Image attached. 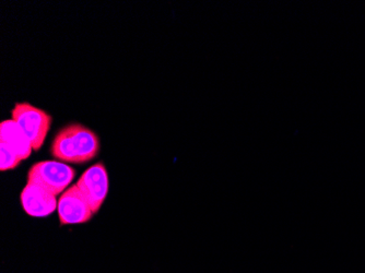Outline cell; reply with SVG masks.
<instances>
[{
	"instance_id": "6da1fadb",
	"label": "cell",
	"mask_w": 365,
	"mask_h": 273,
	"mask_svg": "<svg viewBox=\"0 0 365 273\" xmlns=\"http://www.w3.org/2000/svg\"><path fill=\"white\" fill-rule=\"evenodd\" d=\"M98 150L100 141L91 129L80 124H71L57 133L51 152L59 161L82 164L94 159Z\"/></svg>"
},
{
	"instance_id": "8992f818",
	"label": "cell",
	"mask_w": 365,
	"mask_h": 273,
	"mask_svg": "<svg viewBox=\"0 0 365 273\" xmlns=\"http://www.w3.org/2000/svg\"><path fill=\"white\" fill-rule=\"evenodd\" d=\"M21 205L31 217H43L52 215L58 206L56 196L36 182H28L22 190Z\"/></svg>"
},
{
	"instance_id": "277c9868",
	"label": "cell",
	"mask_w": 365,
	"mask_h": 273,
	"mask_svg": "<svg viewBox=\"0 0 365 273\" xmlns=\"http://www.w3.org/2000/svg\"><path fill=\"white\" fill-rule=\"evenodd\" d=\"M76 185L89 203L94 215L98 213L108 196V176L106 166L98 163L88 168Z\"/></svg>"
},
{
	"instance_id": "52a82bcc",
	"label": "cell",
	"mask_w": 365,
	"mask_h": 273,
	"mask_svg": "<svg viewBox=\"0 0 365 273\" xmlns=\"http://www.w3.org/2000/svg\"><path fill=\"white\" fill-rule=\"evenodd\" d=\"M1 145L10 150L21 161L28 159L32 153L33 148L21 127L14 119L4 120L0 125Z\"/></svg>"
},
{
	"instance_id": "ba28073f",
	"label": "cell",
	"mask_w": 365,
	"mask_h": 273,
	"mask_svg": "<svg viewBox=\"0 0 365 273\" xmlns=\"http://www.w3.org/2000/svg\"><path fill=\"white\" fill-rule=\"evenodd\" d=\"M0 150H1V165H0L1 170H12V168L19 165L21 160L16 157L14 153H12L8 148L1 145Z\"/></svg>"
},
{
	"instance_id": "3957f363",
	"label": "cell",
	"mask_w": 365,
	"mask_h": 273,
	"mask_svg": "<svg viewBox=\"0 0 365 273\" xmlns=\"http://www.w3.org/2000/svg\"><path fill=\"white\" fill-rule=\"evenodd\" d=\"M75 175V170L63 162L42 161L31 168L28 182H36L55 196H58L67 190Z\"/></svg>"
},
{
	"instance_id": "7a4b0ae2",
	"label": "cell",
	"mask_w": 365,
	"mask_h": 273,
	"mask_svg": "<svg viewBox=\"0 0 365 273\" xmlns=\"http://www.w3.org/2000/svg\"><path fill=\"white\" fill-rule=\"evenodd\" d=\"M11 116L31 141L33 151H38L52 126V116L29 103L16 104Z\"/></svg>"
},
{
	"instance_id": "5b68a950",
	"label": "cell",
	"mask_w": 365,
	"mask_h": 273,
	"mask_svg": "<svg viewBox=\"0 0 365 273\" xmlns=\"http://www.w3.org/2000/svg\"><path fill=\"white\" fill-rule=\"evenodd\" d=\"M57 211L61 225H81L90 221L94 215L77 185L69 187L63 192L59 198Z\"/></svg>"
}]
</instances>
